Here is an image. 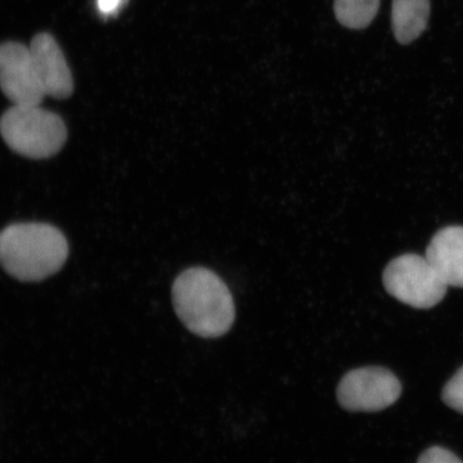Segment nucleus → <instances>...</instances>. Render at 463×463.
I'll use <instances>...</instances> for the list:
<instances>
[{"label":"nucleus","mask_w":463,"mask_h":463,"mask_svg":"<svg viewBox=\"0 0 463 463\" xmlns=\"http://www.w3.org/2000/svg\"><path fill=\"white\" fill-rule=\"evenodd\" d=\"M68 256L66 236L54 225L20 222L0 231V266L17 280H44L62 269Z\"/></svg>","instance_id":"obj_2"},{"label":"nucleus","mask_w":463,"mask_h":463,"mask_svg":"<svg viewBox=\"0 0 463 463\" xmlns=\"http://www.w3.org/2000/svg\"><path fill=\"white\" fill-rule=\"evenodd\" d=\"M402 386L397 376L383 367H363L347 373L337 387L341 408L351 412H378L395 403Z\"/></svg>","instance_id":"obj_5"},{"label":"nucleus","mask_w":463,"mask_h":463,"mask_svg":"<svg viewBox=\"0 0 463 463\" xmlns=\"http://www.w3.org/2000/svg\"><path fill=\"white\" fill-rule=\"evenodd\" d=\"M123 0H97L98 8L103 14H111L119 8Z\"/></svg>","instance_id":"obj_13"},{"label":"nucleus","mask_w":463,"mask_h":463,"mask_svg":"<svg viewBox=\"0 0 463 463\" xmlns=\"http://www.w3.org/2000/svg\"><path fill=\"white\" fill-rule=\"evenodd\" d=\"M383 285L399 302L418 309L437 306L449 288L430 260L418 254L393 259L384 269Z\"/></svg>","instance_id":"obj_4"},{"label":"nucleus","mask_w":463,"mask_h":463,"mask_svg":"<svg viewBox=\"0 0 463 463\" xmlns=\"http://www.w3.org/2000/svg\"><path fill=\"white\" fill-rule=\"evenodd\" d=\"M172 298L179 320L200 337H222L233 326V297L222 278L211 269L184 270L173 283Z\"/></svg>","instance_id":"obj_1"},{"label":"nucleus","mask_w":463,"mask_h":463,"mask_svg":"<svg viewBox=\"0 0 463 463\" xmlns=\"http://www.w3.org/2000/svg\"><path fill=\"white\" fill-rule=\"evenodd\" d=\"M29 49L44 95L58 100L71 97L74 90L72 73L56 40L49 33H38Z\"/></svg>","instance_id":"obj_7"},{"label":"nucleus","mask_w":463,"mask_h":463,"mask_svg":"<svg viewBox=\"0 0 463 463\" xmlns=\"http://www.w3.org/2000/svg\"><path fill=\"white\" fill-rule=\"evenodd\" d=\"M442 401L450 409L463 414V367L444 386Z\"/></svg>","instance_id":"obj_11"},{"label":"nucleus","mask_w":463,"mask_h":463,"mask_svg":"<svg viewBox=\"0 0 463 463\" xmlns=\"http://www.w3.org/2000/svg\"><path fill=\"white\" fill-rule=\"evenodd\" d=\"M430 16V0H392V28L397 42H415L425 32Z\"/></svg>","instance_id":"obj_9"},{"label":"nucleus","mask_w":463,"mask_h":463,"mask_svg":"<svg viewBox=\"0 0 463 463\" xmlns=\"http://www.w3.org/2000/svg\"><path fill=\"white\" fill-rule=\"evenodd\" d=\"M0 135L14 153L43 160L61 152L68 137L60 115L40 106H14L0 118Z\"/></svg>","instance_id":"obj_3"},{"label":"nucleus","mask_w":463,"mask_h":463,"mask_svg":"<svg viewBox=\"0 0 463 463\" xmlns=\"http://www.w3.org/2000/svg\"><path fill=\"white\" fill-rule=\"evenodd\" d=\"M380 3L381 0H335V15L346 28L364 29L378 14Z\"/></svg>","instance_id":"obj_10"},{"label":"nucleus","mask_w":463,"mask_h":463,"mask_svg":"<svg viewBox=\"0 0 463 463\" xmlns=\"http://www.w3.org/2000/svg\"><path fill=\"white\" fill-rule=\"evenodd\" d=\"M418 463H463L450 450L439 447L428 449L422 453Z\"/></svg>","instance_id":"obj_12"},{"label":"nucleus","mask_w":463,"mask_h":463,"mask_svg":"<svg viewBox=\"0 0 463 463\" xmlns=\"http://www.w3.org/2000/svg\"><path fill=\"white\" fill-rule=\"evenodd\" d=\"M426 259L449 287L463 288V228L439 231L427 248Z\"/></svg>","instance_id":"obj_8"},{"label":"nucleus","mask_w":463,"mask_h":463,"mask_svg":"<svg viewBox=\"0 0 463 463\" xmlns=\"http://www.w3.org/2000/svg\"><path fill=\"white\" fill-rule=\"evenodd\" d=\"M0 90L14 106H40L44 99L31 49L24 44H0Z\"/></svg>","instance_id":"obj_6"}]
</instances>
